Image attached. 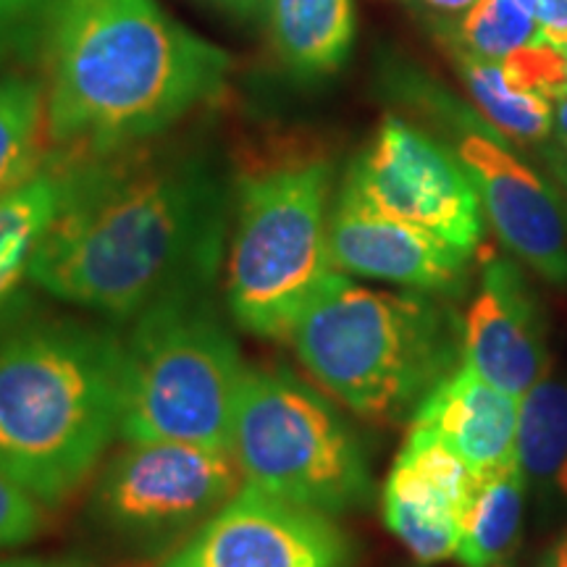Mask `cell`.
Segmentation results:
<instances>
[{
	"instance_id": "8fae6325",
	"label": "cell",
	"mask_w": 567,
	"mask_h": 567,
	"mask_svg": "<svg viewBox=\"0 0 567 567\" xmlns=\"http://www.w3.org/2000/svg\"><path fill=\"white\" fill-rule=\"evenodd\" d=\"M331 260L342 274L365 276L436 297L465 289L471 252L421 226L386 216L350 184L339 195L329 224Z\"/></svg>"
},
{
	"instance_id": "7402d4cb",
	"label": "cell",
	"mask_w": 567,
	"mask_h": 567,
	"mask_svg": "<svg viewBox=\"0 0 567 567\" xmlns=\"http://www.w3.org/2000/svg\"><path fill=\"white\" fill-rule=\"evenodd\" d=\"M547 40V32L515 0H478L460 21L463 51L502 63L507 55Z\"/></svg>"
},
{
	"instance_id": "ffe728a7",
	"label": "cell",
	"mask_w": 567,
	"mask_h": 567,
	"mask_svg": "<svg viewBox=\"0 0 567 567\" xmlns=\"http://www.w3.org/2000/svg\"><path fill=\"white\" fill-rule=\"evenodd\" d=\"M457 63L467 92L488 118V124L520 142L544 140L551 132L555 105L549 97L517 87L509 82L502 63L478 59L463 48L457 51Z\"/></svg>"
},
{
	"instance_id": "e0dca14e",
	"label": "cell",
	"mask_w": 567,
	"mask_h": 567,
	"mask_svg": "<svg viewBox=\"0 0 567 567\" xmlns=\"http://www.w3.org/2000/svg\"><path fill=\"white\" fill-rule=\"evenodd\" d=\"M63 200V176L51 161L30 182L0 195V313L21 281L30 279L34 255L45 243Z\"/></svg>"
},
{
	"instance_id": "44dd1931",
	"label": "cell",
	"mask_w": 567,
	"mask_h": 567,
	"mask_svg": "<svg viewBox=\"0 0 567 567\" xmlns=\"http://www.w3.org/2000/svg\"><path fill=\"white\" fill-rule=\"evenodd\" d=\"M45 84L24 74L0 80V195L42 172Z\"/></svg>"
},
{
	"instance_id": "5b68a950",
	"label": "cell",
	"mask_w": 567,
	"mask_h": 567,
	"mask_svg": "<svg viewBox=\"0 0 567 567\" xmlns=\"http://www.w3.org/2000/svg\"><path fill=\"white\" fill-rule=\"evenodd\" d=\"M329 193L331 166L318 158L271 163L237 179L226 305L250 334L292 339L308 305L337 271Z\"/></svg>"
},
{
	"instance_id": "4fadbf2b",
	"label": "cell",
	"mask_w": 567,
	"mask_h": 567,
	"mask_svg": "<svg viewBox=\"0 0 567 567\" xmlns=\"http://www.w3.org/2000/svg\"><path fill=\"white\" fill-rule=\"evenodd\" d=\"M481 476L431 431L413 425L384 486V523L417 563L455 557Z\"/></svg>"
},
{
	"instance_id": "f1b7e54d",
	"label": "cell",
	"mask_w": 567,
	"mask_h": 567,
	"mask_svg": "<svg viewBox=\"0 0 567 567\" xmlns=\"http://www.w3.org/2000/svg\"><path fill=\"white\" fill-rule=\"evenodd\" d=\"M423 3L431 6V9L457 13V11H467L473 3H478V0H423Z\"/></svg>"
},
{
	"instance_id": "7c38bea8",
	"label": "cell",
	"mask_w": 567,
	"mask_h": 567,
	"mask_svg": "<svg viewBox=\"0 0 567 567\" xmlns=\"http://www.w3.org/2000/svg\"><path fill=\"white\" fill-rule=\"evenodd\" d=\"M457 158L507 250L538 276L567 287V226L557 197L486 130L460 124Z\"/></svg>"
},
{
	"instance_id": "83f0119b",
	"label": "cell",
	"mask_w": 567,
	"mask_h": 567,
	"mask_svg": "<svg viewBox=\"0 0 567 567\" xmlns=\"http://www.w3.org/2000/svg\"><path fill=\"white\" fill-rule=\"evenodd\" d=\"M542 567H567V530L557 538V544L551 547Z\"/></svg>"
},
{
	"instance_id": "d6986e66",
	"label": "cell",
	"mask_w": 567,
	"mask_h": 567,
	"mask_svg": "<svg viewBox=\"0 0 567 567\" xmlns=\"http://www.w3.org/2000/svg\"><path fill=\"white\" fill-rule=\"evenodd\" d=\"M517 463L567 494V384L544 373L517 408Z\"/></svg>"
},
{
	"instance_id": "4316f807",
	"label": "cell",
	"mask_w": 567,
	"mask_h": 567,
	"mask_svg": "<svg viewBox=\"0 0 567 567\" xmlns=\"http://www.w3.org/2000/svg\"><path fill=\"white\" fill-rule=\"evenodd\" d=\"M0 567H80V565H76V563H55V559L21 557V559H3Z\"/></svg>"
},
{
	"instance_id": "484cf974",
	"label": "cell",
	"mask_w": 567,
	"mask_h": 567,
	"mask_svg": "<svg viewBox=\"0 0 567 567\" xmlns=\"http://www.w3.org/2000/svg\"><path fill=\"white\" fill-rule=\"evenodd\" d=\"M205 3L213 6V9L229 13V17H237L245 21L255 19L266 9V0H205Z\"/></svg>"
},
{
	"instance_id": "ba28073f",
	"label": "cell",
	"mask_w": 567,
	"mask_h": 567,
	"mask_svg": "<svg viewBox=\"0 0 567 567\" xmlns=\"http://www.w3.org/2000/svg\"><path fill=\"white\" fill-rule=\"evenodd\" d=\"M243 484L229 450L179 442H130L105 465L92 515L134 549H161L216 515Z\"/></svg>"
},
{
	"instance_id": "ac0fdd59",
	"label": "cell",
	"mask_w": 567,
	"mask_h": 567,
	"mask_svg": "<svg viewBox=\"0 0 567 567\" xmlns=\"http://www.w3.org/2000/svg\"><path fill=\"white\" fill-rule=\"evenodd\" d=\"M526 473L520 463L481 476L465 509L455 559L463 567H494L513 555L520 538Z\"/></svg>"
},
{
	"instance_id": "6da1fadb",
	"label": "cell",
	"mask_w": 567,
	"mask_h": 567,
	"mask_svg": "<svg viewBox=\"0 0 567 567\" xmlns=\"http://www.w3.org/2000/svg\"><path fill=\"white\" fill-rule=\"evenodd\" d=\"M55 163L63 200L30 271L40 289L116 321L210 295L234 187L208 151L147 140Z\"/></svg>"
},
{
	"instance_id": "603a6c76",
	"label": "cell",
	"mask_w": 567,
	"mask_h": 567,
	"mask_svg": "<svg viewBox=\"0 0 567 567\" xmlns=\"http://www.w3.org/2000/svg\"><path fill=\"white\" fill-rule=\"evenodd\" d=\"M66 0H0V80L45 59Z\"/></svg>"
},
{
	"instance_id": "5bb4252c",
	"label": "cell",
	"mask_w": 567,
	"mask_h": 567,
	"mask_svg": "<svg viewBox=\"0 0 567 567\" xmlns=\"http://www.w3.org/2000/svg\"><path fill=\"white\" fill-rule=\"evenodd\" d=\"M465 363L515 400L549 373L542 308L513 260H486L481 289L465 316Z\"/></svg>"
},
{
	"instance_id": "cb8c5ba5",
	"label": "cell",
	"mask_w": 567,
	"mask_h": 567,
	"mask_svg": "<svg viewBox=\"0 0 567 567\" xmlns=\"http://www.w3.org/2000/svg\"><path fill=\"white\" fill-rule=\"evenodd\" d=\"M45 502L0 471V551L30 544L45 526Z\"/></svg>"
},
{
	"instance_id": "52a82bcc",
	"label": "cell",
	"mask_w": 567,
	"mask_h": 567,
	"mask_svg": "<svg viewBox=\"0 0 567 567\" xmlns=\"http://www.w3.org/2000/svg\"><path fill=\"white\" fill-rule=\"evenodd\" d=\"M231 452L245 486L339 515L365 505L371 473L337 410L284 368H247Z\"/></svg>"
},
{
	"instance_id": "9c48e42d",
	"label": "cell",
	"mask_w": 567,
	"mask_h": 567,
	"mask_svg": "<svg viewBox=\"0 0 567 567\" xmlns=\"http://www.w3.org/2000/svg\"><path fill=\"white\" fill-rule=\"evenodd\" d=\"M375 210L473 252L484 234V205L457 153L396 116H386L347 182Z\"/></svg>"
},
{
	"instance_id": "9a60e30c",
	"label": "cell",
	"mask_w": 567,
	"mask_h": 567,
	"mask_svg": "<svg viewBox=\"0 0 567 567\" xmlns=\"http://www.w3.org/2000/svg\"><path fill=\"white\" fill-rule=\"evenodd\" d=\"M520 400L488 384L463 363L415 410L413 425L436 434L478 476L517 463Z\"/></svg>"
},
{
	"instance_id": "1f68e13d",
	"label": "cell",
	"mask_w": 567,
	"mask_h": 567,
	"mask_svg": "<svg viewBox=\"0 0 567 567\" xmlns=\"http://www.w3.org/2000/svg\"><path fill=\"white\" fill-rule=\"evenodd\" d=\"M494 567H507V565H505V563H502V565H494Z\"/></svg>"
},
{
	"instance_id": "277c9868",
	"label": "cell",
	"mask_w": 567,
	"mask_h": 567,
	"mask_svg": "<svg viewBox=\"0 0 567 567\" xmlns=\"http://www.w3.org/2000/svg\"><path fill=\"white\" fill-rule=\"evenodd\" d=\"M292 344L323 392L365 421L394 423L465 363V321L436 295L381 292L334 271Z\"/></svg>"
},
{
	"instance_id": "d4e9b609",
	"label": "cell",
	"mask_w": 567,
	"mask_h": 567,
	"mask_svg": "<svg viewBox=\"0 0 567 567\" xmlns=\"http://www.w3.org/2000/svg\"><path fill=\"white\" fill-rule=\"evenodd\" d=\"M544 27L549 40L567 34V0H515Z\"/></svg>"
},
{
	"instance_id": "3957f363",
	"label": "cell",
	"mask_w": 567,
	"mask_h": 567,
	"mask_svg": "<svg viewBox=\"0 0 567 567\" xmlns=\"http://www.w3.org/2000/svg\"><path fill=\"white\" fill-rule=\"evenodd\" d=\"M124 342L76 318L0 313V471L59 505L101 463L122 415Z\"/></svg>"
},
{
	"instance_id": "4dcf8cb0",
	"label": "cell",
	"mask_w": 567,
	"mask_h": 567,
	"mask_svg": "<svg viewBox=\"0 0 567 567\" xmlns=\"http://www.w3.org/2000/svg\"><path fill=\"white\" fill-rule=\"evenodd\" d=\"M547 40H549V38H547ZM549 42H555L557 51H559V55H563V66H565V87H567V34H565V38H555V40H549Z\"/></svg>"
},
{
	"instance_id": "30bf717a",
	"label": "cell",
	"mask_w": 567,
	"mask_h": 567,
	"mask_svg": "<svg viewBox=\"0 0 567 567\" xmlns=\"http://www.w3.org/2000/svg\"><path fill=\"white\" fill-rule=\"evenodd\" d=\"M331 515L243 486L161 567H350Z\"/></svg>"
},
{
	"instance_id": "8992f818",
	"label": "cell",
	"mask_w": 567,
	"mask_h": 567,
	"mask_svg": "<svg viewBox=\"0 0 567 567\" xmlns=\"http://www.w3.org/2000/svg\"><path fill=\"white\" fill-rule=\"evenodd\" d=\"M247 368L210 295L158 302L124 339L126 442H179L229 450Z\"/></svg>"
},
{
	"instance_id": "f546056e",
	"label": "cell",
	"mask_w": 567,
	"mask_h": 567,
	"mask_svg": "<svg viewBox=\"0 0 567 567\" xmlns=\"http://www.w3.org/2000/svg\"><path fill=\"white\" fill-rule=\"evenodd\" d=\"M555 122H557L559 137H563L565 145H567V95L559 97L557 105H555Z\"/></svg>"
},
{
	"instance_id": "7a4b0ae2",
	"label": "cell",
	"mask_w": 567,
	"mask_h": 567,
	"mask_svg": "<svg viewBox=\"0 0 567 567\" xmlns=\"http://www.w3.org/2000/svg\"><path fill=\"white\" fill-rule=\"evenodd\" d=\"M42 63L48 140L69 155L155 140L221 95L231 69L155 0H66Z\"/></svg>"
},
{
	"instance_id": "2e32d148",
	"label": "cell",
	"mask_w": 567,
	"mask_h": 567,
	"mask_svg": "<svg viewBox=\"0 0 567 567\" xmlns=\"http://www.w3.org/2000/svg\"><path fill=\"white\" fill-rule=\"evenodd\" d=\"M264 13L274 51L295 74H331L352 51V0H266Z\"/></svg>"
}]
</instances>
